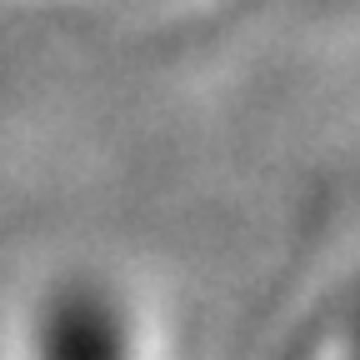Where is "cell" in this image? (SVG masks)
<instances>
[{"label": "cell", "instance_id": "obj_1", "mask_svg": "<svg viewBox=\"0 0 360 360\" xmlns=\"http://www.w3.org/2000/svg\"><path fill=\"white\" fill-rule=\"evenodd\" d=\"M25 360H146L130 310L96 281H65L40 295L25 326Z\"/></svg>", "mask_w": 360, "mask_h": 360}]
</instances>
